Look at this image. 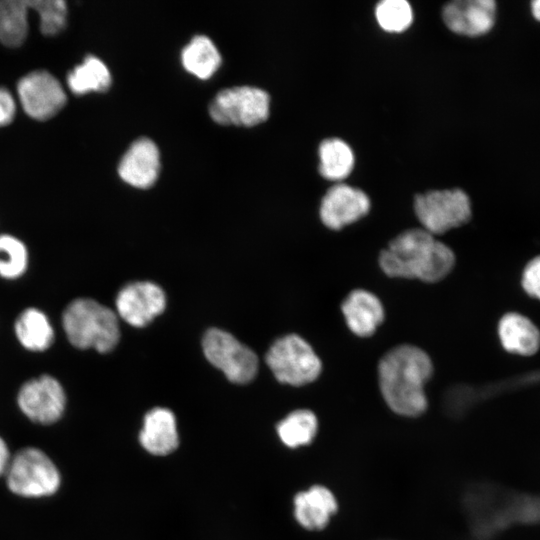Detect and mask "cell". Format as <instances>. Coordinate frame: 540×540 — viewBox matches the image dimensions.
Masks as SVG:
<instances>
[{
	"instance_id": "cell-1",
	"label": "cell",
	"mask_w": 540,
	"mask_h": 540,
	"mask_svg": "<svg viewBox=\"0 0 540 540\" xmlns=\"http://www.w3.org/2000/svg\"><path fill=\"white\" fill-rule=\"evenodd\" d=\"M433 373L429 355L421 348L402 344L380 359L378 380L381 394L395 413L416 417L427 409L425 384Z\"/></svg>"
},
{
	"instance_id": "cell-2",
	"label": "cell",
	"mask_w": 540,
	"mask_h": 540,
	"mask_svg": "<svg viewBox=\"0 0 540 540\" xmlns=\"http://www.w3.org/2000/svg\"><path fill=\"white\" fill-rule=\"evenodd\" d=\"M455 255L443 242L423 228L403 231L379 254V265L389 277L442 280L452 270Z\"/></svg>"
},
{
	"instance_id": "cell-3",
	"label": "cell",
	"mask_w": 540,
	"mask_h": 540,
	"mask_svg": "<svg viewBox=\"0 0 540 540\" xmlns=\"http://www.w3.org/2000/svg\"><path fill=\"white\" fill-rule=\"evenodd\" d=\"M462 505L474 540H490L513 521L523 522V496L503 495L490 485L469 487Z\"/></svg>"
},
{
	"instance_id": "cell-4",
	"label": "cell",
	"mask_w": 540,
	"mask_h": 540,
	"mask_svg": "<svg viewBox=\"0 0 540 540\" xmlns=\"http://www.w3.org/2000/svg\"><path fill=\"white\" fill-rule=\"evenodd\" d=\"M62 321L68 340L77 348L106 353L119 341L116 314L95 300H74L65 309Z\"/></svg>"
},
{
	"instance_id": "cell-5",
	"label": "cell",
	"mask_w": 540,
	"mask_h": 540,
	"mask_svg": "<svg viewBox=\"0 0 540 540\" xmlns=\"http://www.w3.org/2000/svg\"><path fill=\"white\" fill-rule=\"evenodd\" d=\"M265 359L279 382L293 386L313 382L322 369L321 360L313 348L296 334L277 339L267 351Z\"/></svg>"
},
{
	"instance_id": "cell-6",
	"label": "cell",
	"mask_w": 540,
	"mask_h": 540,
	"mask_svg": "<svg viewBox=\"0 0 540 540\" xmlns=\"http://www.w3.org/2000/svg\"><path fill=\"white\" fill-rule=\"evenodd\" d=\"M9 489L24 497L54 494L60 485L59 472L51 459L36 448H24L10 459L6 470Z\"/></svg>"
},
{
	"instance_id": "cell-7",
	"label": "cell",
	"mask_w": 540,
	"mask_h": 540,
	"mask_svg": "<svg viewBox=\"0 0 540 540\" xmlns=\"http://www.w3.org/2000/svg\"><path fill=\"white\" fill-rule=\"evenodd\" d=\"M471 208L468 195L458 188L428 191L416 195L414 200L418 220L432 235L467 223L472 216Z\"/></svg>"
},
{
	"instance_id": "cell-8",
	"label": "cell",
	"mask_w": 540,
	"mask_h": 540,
	"mask_svg": "<svg viewBox=\"0 0 540 540\" xmlns=\"http://www.w3.org/2000/svg\"><path fill=\"white\" fill-rule=\"evenodd\" d=\"M270 97L260 88L239 86L216 94L209 106L211 118L221 125L254 126L269 115Z\"/></svg>"
},
{
	"instance_id": "cell-9",
	"label": "cell",
	"mask_w": 540,
	"mask_h": 540,
	"mask_svg": "<svg viewBox=\"0 0 540 540\" xmlns=\"http://www.w3.org/2000/svg\"><path fill=\"white\" fill-rule=\"evenodd\" d=\"M207 360L220 369L231 382L244 384L251 381L258 369V358L247 346L230 333L212 328L202 341Z\"/></svg>"
},
{
	"instance_id": "cell-10",
	"label": "cell",
	"mask_w": 540,
	"mask_h": 540,
	"mask_svg": "<svg viewBox=\"0 0 540 540\" xmlns=\"http://www.w3.org/2000/svg\"><path fill=\"white\" fill-rule=\"evenodd\" d=\"M65 393L60 383L43 375L24 383L18 393V405L32 421L41 424L56 422L65 408Z\"/></svg>"
},
{
	"instance_id": "cell-11",
	"label": "cell",
	"mask_w": 540,
	"mask_h": 540,
	"mask_svg": "<svg viewBox=\"0 0 540 540\" xmlns=\"http://www.w3.org/2000/svg\"><path fill=\"white\" fill-rule=\"evenodd\" d=\"M20 102L26 113L38 120L55 115L66 102L60 82L47 71H33L18 82Z\"/></svg>"
},
{
	"instance_id": "cell-12",
	"label": "cell",
	"mask_w": 540,
	"mask_h": 540,
	"mask_svg": "<svg viewBox=\"0 0 540 540\" xmlns=\"http://www.w3.org/2000/svg\"><path fill=\"white\" fill-rule=\"evenodd\" d=\"M166 306L163 290L148 282H133L123 287L116 298L120 317L134 327H143L161 314Z\"/></svg>"
},
{
	"instance_id": "cell-13",
	"label": "cell",
	"mask_w": 540,
	"mask_h": 540,
	"mask_svg": "<svg viewBox=\"0 0 540 540\" xmlns=\"http://www.w3.org/2000/svg\"><path fill=\"white\" fill-rule=\"evenodd\" d=\"M369 209V197L362 190L340 183L322 198L320 218L326 227L339 230L365 216Z\"/></svg>"
},
{
	"instance_id": "cell-14",
	"label": "cell",
	"mask_w": 540,
	"mask_h": 540,
	"mask_svg": "<svg viewBox=\"0 0 540 540\" xmlns=\"http://www.w3.org/2000/svg\"><path fill=\"white\" fill-rule=\"evenodd\" d=\"M497 7L493 0H456L442 10L446 26L469 37L488 33L495 24Z\"/></svg>"
},
{
	"instance_id": "cell-15",
	"label": "cell",
	"mask_w": 540,
	"mask_h": 540,
	"mask_svg": "<svg viewBox=\"0 0 540 540\" xmlns=\"http://www.w3.org/2000/svg\"><path fill=\"white\" fill-rule=\"evenodd\" d=\"M160 171V153L156 144L142 137L134 141L120 160L119 176L137 188H149L157 180Z\"/></svg>"
},
{
	"instance_id": "cell-16",
	"label": "cell",
	"mask_w": 540,
	"mask_h": 540,
	"mask_svg": "<svg viewBox=\"0 0 540 540\" xmlns=\"http://www.w3.org/2000/svg\"><path fill=\"white\" fill-rule=\"evenodd\" d=\"M347 326L357 336L369 337L384 320L379 298L364 289L351 291L341 304Z\"/></svg>"
},
{
	"instance_id": "cell-17",
	"label": "cell",
	"mask_w": 540,
	"mask_h": 540,
	"mask_svg": "<svg viewBox=\"0 0 540 540\" xmlns=\"http://www.w3.org/2000/svg\"><path fill=\"white\" fill-rule=\"evenodd\" d=\"M139 441L142 447L153 455L162 456L173 452L179 442L174 414L162 407L147 412Z\"/></svg>"
},
{
	"instance_id": "cell-18",
	"label": "cell",
	"mask_w": 540,
	"mask_h": 540,
	"mask_svg": "<svg viewBox=\"0 0 540 540\" xmlns=\"http://www.w3.org/2000/svg\"><path fill=\"white\" fill-rule=\"evenodd\" d=\"M337 510V500L326 487L316 485L294 497V515L297 522L309 530L326 527Z\"/></svg>"
},
{
	"instance_id": "cell-19",
	"label": "cell",
	"mask_w": 540,
	"mask_h": 540,
	"mask_svg": "<svg viewBox=\"0 0 540 540\" xmlns=\"http://www.w3.org/2000/svg\"><path fill=\"white\" fill-rule=\"evenodd\" d=\"M498 335L503 348L513 354L530 356L540 348V331L526 316L509 312L498 324Z\"/></svg>"
},
{
	"instance_id": "cell-20",
	"label": "cell",
	"mask_w": 540,
	"mask_h": 540,
	"mask_svg": "<svg viewBox=\"0 0 540 540\" xmlns=\"http://www.w3.org/2000/svg\"><path fill=\"white\" fill-rule=\"evenodd\" d=\"M183 67L200 79L211 77L221 64V55L212 40L204 35H197L181 53Z\"/></svg>"
},
{
	"instance_id": "cell-21",
	"label": "cell",
	"mask_w": 540,
	"mask_h": 540,
	"mask_svg": "<svg viewBox=\"0 0 540 540\" xmlns=\"http://www.w3.org/2000/svg\"><path fill=\"white\" fill-rule=\"evenodd\" d=\"M15 332L20 343L28 350L43 351L54 340V331L49 320L41 311L29 308L16 320Z\"/></svg>"
},
{
	"instance_id": "cell-22",
	"label": "cell",
	"mask_w": 540,
	"mask_h": 540,
	"mask_svg": "<svg viewBox=\"0 0 540 540\" xmlns=\"http://www.w3.org/2000/svg\"><path fill=\"white\" fill-rule=\"evenodd\" d=\"M319 172L328 180H342L352 171L354 154L351 147L339 138H329L319 146Z\"/></svg>"
},
{
	"instance_id": "cell-23",
	"label": "cell",
	"mask_w": 540,
	"mask_h": 540,
	"mask_svg": "<svg viewBox=\"0 0 540 540\" xmlns=\"http://www.w3.org/2000/svg\"><path fill=\"white\" fill-rule=\"evenodd\" d=\"M67 83L70 90L77 95L91 91L103 92L111 85V75L100 59L88 56L68 74Z\"/></svg>"
},
{
	"instance_id": "cell-24",
	"label": "cell",
	"mask_w": 540,
	"mask_h": 540,
	"mask_svg": "<svg viewBox=\"0 0 540 540\" xmlns=\"http://www.w3.org/2000/svg\"><path fill=\"white\" fill-rule=\"evenodd\" d=\"M318 421L308 409H298L288 414L277 425L280 440L288 447L296 448L309 444L315 437Z\"/></svg>"
},
{
	"instance_id": "cell-25",
	"label": "cell",
	"mask_w": 540,
	"mask_h": 540,
	"mask_svg": "<svg viewBox=\"0 0 540 540\" xmlns=\"http://www.w3.org/2000/svg\"><path fill=\"white\" fill-rule=\"evenodd\" d=\"M28 2L20 0L0 1V40L7 46L20 45L28 30Z\"/></svg>"
},
{
	"instance_id": "cell-26",
	"label": "cell",
	"mask_w": 540,
	"mask_h": 540,
	"mask_svg": "<svg viewBox=\"0 0 540 540\" xmlns=\"http://www.w3.org/2000/svg\"><path fill=\"white\" fill-rule=\"evenodd\" d=\"M28 254L25 245L10 235H0V276L14 279L27 267Z\"/></svg>"
},
{
	"instance_id": "cell-27",
	"label": "cell",
	"mask_w": 540,
	"mask_h": 540,
	"mask_svg": "<svg viewBox=\"0 0 540 540\" xmlns=\"http://www.w3.org/2000/svg\"><path fill=\"white\" fill-rule=\"evenodd\" d=\"M375 16L382 29L388 32H402L412 23L413 13L405 0H384L377 4Z\"/></svg>"
},
{
	"instance_id": "cell-28",
	"label": "cell",
	"mask_w": 540,
	"mask_h": 540,
	"mask_svg": "<svg viewBox=\"0 0 540 540\" xmlns=\"http://www.w3.org/2000/svg\"><path fill=\"white\" fill-rule=\"evenodd\" d=\"M28 7L34 9L40 17L41 31L46 35H54L65 26L67 8L62 0L27 1Z\"/></svg>"
},
{
	"instance_id": "cell-29",
	"label": "cell",
	"mask_w": 540,
	"mask_h": 540,
	"mask_svg": "<svg viewBox=\"0 0 540 540\" xmlns=\"http://www.w3.org/2000/svg\"><path fill=\"white\" fill-rule=\"evenodd\" d=\"M521 284L529 296L540 300V256L534 257L526 264Z\"/></svg>"
},
{
	"instance_id": "cell-30",
	"label": "cell",
	"mask_w": 540,
	"mask_h": 540,
	"mask_svg": "<svg viewBox=\"0 0 540 540\" xmlns=\"http://www.w3.org/2000/svg\"><path fill=\"white\" fill-rule=\"evenodd\" d=\"M15 115V102L10 92L0 88V127L10 123Z\"/></svg>"
},
{
	"instance_id": "cell-31",
	"label": "cell",
	"mask_w": 540,
	"mask_h": 540,
	"mask_svg": "<svg viewBox=\"0 0 540 540\" xmlns=\"http://www.w3.org/2000/svg\"><path fill=\"white\" fill-rule=\"evenodd\" d=\"M9 462L10 456L7 445L0 437V475L6 472Z\"/></svg>"
},
{
	"instance_id": "cell-32",
	"label": "cell",
	"mask_w": 540,
	"mask_h": 540,
	"mask_svg": "<svg viewBox=\"0 0 540 540\" xmlns=\"http://www.w3.org/2000/svg\"><path fill=\"white\" fill-rule=\"evenodd\" d=\"M532 16L540 22V0H534L531 2Z\"/></svg>"
}]
</instances>
